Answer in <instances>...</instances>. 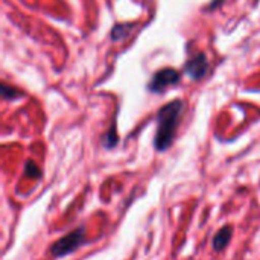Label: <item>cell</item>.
Listing matches in <instances>:
<instances>
[{
  "instance_id": "6da1fadb",
  "label": "cell",
  "mask_w": 260,
  "mask_h": 260,
  "mask_svg": "<svg viewBox=\"0 0 260 260\" xmlns=\"http://www.w3.org/2000/svg\"><path fill=\"white\" fill-rule=\"evenodd\" d=\"M183 102L172 101L163 105L157 113V131L154 137V146L158 152L168 151L175 139L180 117L183 114Z\"/></svg>"
},
{
  "instance_id": "7a4b0ae2",
  "label": "cell",
  "mask_w": 260,
  "mask_h": 260,
  "mask_svg": "<svg viewBox=\"0 0 260 260\" xmlns=\"http://www.w3.org/2000/svg\"><path fill=\"white\" fill-rule=\"evenodd\" d=\"M84 242H85L84 227H79V229L70 232L69 235L62 236L56 242H53L49 250H50L52 257H66L67 254L76 251L81 245H84Z\"/></svg>"
},
{
  "instance_id": "3957f363",
  "label": "cell",
  "mask_w": 260,
  "mask_h": 260,
  "mask_svg": "<svg viewBox=\"0 0 260 260\" xmlns=\"http://www.w3.org/2000/svg\"><path fill=\"white\" fill-rule=\"evenodd\" d=\"M178 82H180V73L175 69H163L152 76L148 88L152 93H160L169 85H175Z\"/></svg>"
},
{
  "instance_id": "277c9868",
  "label": "cell",
  "mask_w": 260,
  "mask_h": 260,
  "mask_svg": "<svg viewBox=\"0 0 260 260\" xmlns=\"http://www.w3.org/2000/svg\"><path fill=\"white\" fill-rule=\"evenodd\" d=\"M207 70H209V61L204 53H197L184 66V73L193 81L203 79L207 75Z\"/></svg>"
},
{
  "instance_id": "5b68a950",
  "label": "cell",
  "mask_w": 260,
  "mask_h": 260,
  "mask_svg": "<svg viewBox=\"0 0 260 260\" xmlns=\"http://www.w3.org/2000/svg\"><path fill=\"white\" fill-rule=\"evenodd\" d=\"M232 235H233V229H232L230 225L222 227V229L215 235V238H213V242H212L213 250H215V251H222V250L230 244Z\"/></svg>"
},
{
  "instance_id": "8992f818",
  "label": "cell",
  "mask_w": 260,
  "mask_h": 260,
  "mask_svg": "<svg viewBox=\"0 0 260 260\" xmlns=\"http://www.w3.org/2000/svg\"><path fill=\"white\" fill-rule=\"evenodd\" d=\"M133 29H134V24H131V23H128V24H116L113 27V30H111V38L114 41H117L120 38H125V37L129 35V32Z\"/></svg>"
},
{
  "instance_id": "52a82bcc",
  "label": "cell",
  "mask_w": 260,
  "mask_h": 260,
  "mask_svg": "<svg viewBox=\"0 0 260 260\" xmlns=\"http://www.w3.org/2000/svg\"><path fill=\"white\" fill-rule=\"evenodd\" d=\"M24 175L29 177V178H40L41 177V169L32 160H27L26 165H24Z\"/></svg>"
},
{
  "instance_id": "ba28073f",
  "label": "cell",
  "mask_w": 260,
  "mask_h": 260,
  "mask_svg": "<svg viewBox=\"0 0 260 260\" xmlns=\"http://www.w3.org/2000/svg\"><path fill=\"white\" fill-rule=\"evenodd\" d=\"M117 143V136H116V125L113 123L111 131L108 129L107 136H105V148H114Z\"/></svg>"
},
{
  "instance_id": "9c48e42d",
  "label": "cell",
  "mask_w": 260,
  "mask_h": 260,
  "mask_svg": "<svg viewBox=\"0 0 260 260\" xmlns=\"http://www.w3.org/2000/svg\"><path fill=\"white\" fill-rule=\"evenodd\" d=\"M2 96H3L5 99H12V98H15V96H20V93H18L15 88L9 87L8 84H2Z\"/></svg>"
},
{
  "instance_id": "30bf717a",
  "label": "cell",
  "mask_w": 260,
  "mask_h": 260,
  "mask_svg": "<svg viewBox=\"0 0 260 260\" xmlns=\"http://www.w3.org/2000/svg\"><path fill=\"white\" fill-rule=\"evenodd\" d=\"M222 2H224V0H213V2L210 3V6H209V9H215V8H216L218 5H221Z\"/></svg>"
}]
</instances>
